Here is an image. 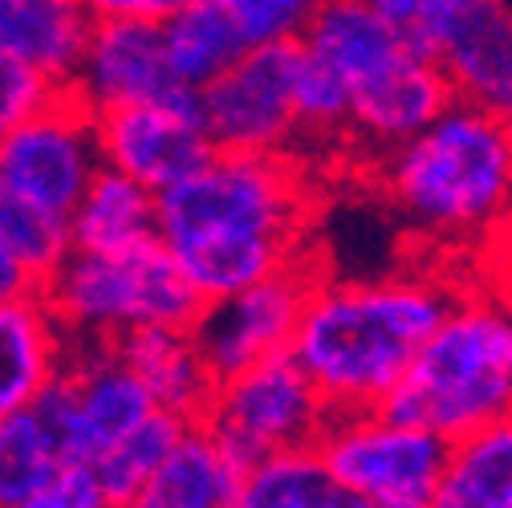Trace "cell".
Instances as JSON below:
<instances>
[{"label": "cell", "mask_w": 512, "mask_h": 508, "mask_svg": "<svg viewBox=\"0 0 512 508\" xmlns=\"http://www.w3.org/2000/svg\"><path fill=\"white\" fill-rule=\"evenodd\" d=\"M305 216V183L285 155L216 151L155 196V232L204 305L301 257Z\"/></svg>", "instance_id": "cell-1"}, {"label": "cell", "mask_w": 512, "mask_h": 508, "mask_svg": "<svg viewBox=\"0 0 512 508\" xmlns=\"http://www.w3.org/2000/svg\"><path fill=\"white\" fill-rule=\"evenodd\" d=\"M452 297V285L427 277L317 281L289 354L330 411H374L431 338Z\"/></svg>", "instance_id": "cell-2"}, {"label": "cell", "mask_w": 512, "mask_h": 508, "mask_svg": "<svg viewBox=\"0 0 512 508\" xmlns=\"http://www.w3.org/2000/svg\"><path fill=\"white\" fill-rule=\"evenodd\" d=\"M395 423L427 427L447 443L512 415V301L456 293L399 383L374 407Z\"/></svg>", "instance_id": "cell-3"}, {"label": "cell", "mask_w": 512, "mask_h": 508, "mask_svg": "<svg viewBox=\"0 0 512 508\" xmlns=\"http://www.w3.org/2000/svg\"><path fill=\"white\" fill-rule=\"evenodd\" d=\"M387 192L427 232H492L512 216V118L456 98L419 135L391 147Z\"/></svg>", "instance_id": "cell-4"}, {"label": "cell", "mask_w": 512, "mask_h": 508, "mask_svg": "<svg viewBox=\"0 0 512 508\" xmlns=\"http://www.w3.org/2000/svg\"><path fill=\"white\" fill-rule=\"evenodd\" d=\"M37 293L70 342H118L143 326L191 330L204 309L159 232L106 252L70 248Z\"/></svg>", "instance_id": "cell-5"}, {"label": "cell", "mask_w": 512, "mask_h": 508, "mask_svg": "<svg viewBox=\"0 0 512 508\" xmlns=\"http://www.w3.org/2000/svg\"><path fill=\"white\" fill-rule=\"evenodd\" d=\"M330 415V403L313 387L301 362L281 350L232 378H220L196 423H204L220 452L244 472L273 452L313 448Z\"/></svg>", "instance_id": "cell-6"}, {"label": "cell", "mask_w": 512, "mask_h": 508, "mask_svg": "<svg viewBox=\"0 0 512 508\" xmlns=\"http://www.w3.org/2000/svg\"><path fill=\"white\" fill-rule=\"evenodd\" d=\"M313 448L346 496L411 508H427L447 460L443 435L378 411H334Z\"/></svg>", "instance_id": "cell-7"}, {"label": "cell", "mask_w": 512, "mask_h": 508, "mask_svg": "<svg viewBox=\"0 0 512 508\" xmlns=\"http://www.w3.org/2000/svg\"><path fill=\"white\" fill-rule=\"evenodd\" d=\"M66 464H94L110 443L135 431L151 411V395L114 350V342H70L61 374L29 403Z\"/></svg>", "instance_id": "cell-8"}, {"label": "cell", "mask_w": 512, "mask_h": 508, "mask_svg": "<svg viewBox=\"0 0 512 508\" xmlns=\"http://www.w3.org/2000/svg\"><path fill=\"white\" fill-rule=\"evenodd\" d=\"M98 167L94 114L66 86L9 135H0V187L57 216L74 212Z\"/></svg>", "instance_id": "cell-9"}, {"label": "cell", "mask_w": 512, "mask_h": 508, "mask_svg": "<svg viewBox=\"0 0 512 508\" xmlns=\"http://www.w3.org/2000/svg\"><path fill=\"white\" fill-rule=\"evenodd\" d=\"M297 41L248 45L200 90V122L216 151L285 155L297 139L293 118Z\"/></svg>", "instance_id": "cell-10"}, {"label": "cell", "mask_w": 512, "mask_h": 508, "mask_svg": "<svg viewBox=\"0 0 512 508\" xmlns=\"http://www.w3.org/2000/svg\"><path fill=\"white\" fill-rule=\"evenodd\" d=\"M317 281H322L317 265L309 257H293L289 265L261 277L256 285L224 301H208L200 309V317L191 322V338H196L216 383L269 354L289 350Z\"/></svg>", "instance_id": "cell-11"}, {"label": "cell", "mask_w": 512, "mask_h": 508, "mask_svg": "<svg viewBox=\"0 0 512 508\" xmlns=\"http://www.w3.org/2000/svg\"><path fill=\"white\" fill-rule=\"evenodd\" d=\"M66 90L90 114L159 102L187 118H200V90L171 78L159 25L151 21H94Z\"/></svg>", "instance_id": "cell-12"}, {"label": "cell", "mask_w": 512, "mask_h": 508, "mask_svg": "<svg viewBox=\"0 0 512 508\" xmlns=\"http://www.w3.org/2000/svg\"><path fill=\"white\" fill-rule=\"evenodd\" d=\"M94 139L102 167L131 175L135 183L151 187L155 196L216 155L200 118H187L159 102L98 110Z\"/></svg>", "instance_id": "cell-13"}, {"label": "cell", "mask_w": 512, "mask_h": 508, "mask_svg": "<svg viewBox=\"0 0 512 508\" xmlns=\"http://www.w3.org/2000/svg\"><path fill=\"white\" fill-rule=\"evenodd\" d=\"M435 66L460 102L512 118V9L504 0H468L447 21Z\"/></svg>", "instance_id": "cell-14"}, {"label": "cell", "mask_w": 512, "mask_h": 508, "mask_svg": "<svg viewBox=\"0 0 512 508\" xmlns=\"http://www.w3.org/2000/svg\"><path fill=\"white\" fill-rule=\"evenodd\" d=\"M456 102L443 70L423 53H407L391 74L350 94V126L370 143L399 147L419 135L427 122H435Z\"/></svg>", "instance_id": "cell-15"}, {"label": "cell", "mask_w": 512, "mask_h": 508, "mask_svg": "<svg viewBox=\"0 0 512 508\" xmlns=\"http://www.w3.org/2000/svg\"><path fill=\"white\" fill-rule=\"evenodd\" d=\"M313 57H322L326 66L346 82V90H362L391 74L407 53H415L387 21H382L366 0H326L297 37Z\"/></svg>", "instance_id": "cell-16"}, {"label": "cell", "mask_w": 512, "mask_h": 508, "mask_svg": "<svg viewBox=\"0 0 512 508\" xmlns=\"http://www.w3.org/2000/svg\"><path fill=\"white\" fill-rule=\"evenodd\" d=\"M118 358L131 366V374L143 383L151 395L155 411L179 415L187 423H196L216 391V378L191 338V330L179 326H143L131 330L114 342Z\"/></svg>", "instance_id": "cell-17"}, {"label": "cell", "mask_w": 512, "mask_h": 508, "mask_svg": "<svg viewBox=\"0 0 512 508\" xmlns=\"http://www.w3.org/2000/svg\"><path fill=\"white\" fill-rule=\"evenodd\" d=\"M70 358V338L41 301L25 293L0 305V419L25 411Z\"/></svg>", "instance_id": "cell-18"}, {"label": "cell", "mask_w": 512, "mask_h": 508, "mask_svg": "<svg viewBox=\"0 0 512 508\" xmlns=\"http://www.w3.org/2000/svg\"><path fill=\"white\" fill-rule=\"evenodd\" d=\"M90 25L94 17L82 9V0H0V53H13L66 86Z\"/></svg>", "instance_id": "cell-19"}, {"label": "cell", "mask_w": 512, "mask_h": 508, "mask_svg": "<svg viewBox=\"0 0 512 508\" xmlns=\"http://www.w3.org/2000/svg\"><path fill=\"white\" fill-rule=\"evenodd\" d=\"M240 468L220 452L204 423H187L155 476L118 508H232Z\"/></svg>", "instance_id": "cell-20"}, {"label": "cell", "mask_w": 512, "mask_h": 508, "mask_svg": "<svg viewBox=\"0 0 512 508\" xmlns=\"http://www.w3.org/2000/svg\"><path fill=\"white\" fill-rule=\"evenodd\" d=\"M427 508H512V415L447 443Z\"/></svg>", "instance_id": "cell-21"}, {"label": "cell", "mask_w": 512, "mask_h": 508, "mask_svg": "<svg viewBox=\"0 0 512 508\" xmlns=\"http://www.w3.org/2000/svg\"><path fill=\"white\" fill-rule=\"evenodd\" d=\"M147 236H155V192L122 171L98 167L70 212L74 248L106 252Z\"/></svg>", "instance_id": "cell-22"}, {"label": "cell", "mask_w": 512, "mask_h": 508, "mask_svg": "<svg viewBox=\"0 0 512 508\" xmlns=\"http://www.w3.org/2000/svg\"><path fill=\"white\" fill-rule=\"evenodd\" d=\"M159 41L171 78L191 90H204L248 49L240 29L216 0H187L183 9L159 21Z\"/></svg>", "instance_id": "cell-23"}, {"label": "cell", "mask_w": 512, "mask_h": 508, "mask_svg": "<svg viewBox=\"0 0 512 508\" xmlns=\"http://www.w3.org/2000/svg\"><path fill=\"white\" fill-rule=\"evenodd\" d=\"M350 496L334 484L317 448H289L240 472L232 508H346Z\"/></svg>", "instance_id": "cell-24"}, {"label": "cell", "mask_w": 512, "mask_h": 508, "mask_svg": "<svg viewBox=\"0 0 512 508\" xmlns=\"http://www.w3.org/2000/svg\"><path fill=\"white\" fill-rule=\"evenodd\" d=\"M183 431H187V419L167 415V411H151L135 431H126L118 443H110V448L90 464L110 508L126 504L155 476V468L171 456V448L179 443Z\"/></svg>", "instance_id": "cell-25"}, {"label": "cell", "mask_w": 512, "mask_h": 508, "mask_svg": "<svg viewBox=\"0 0 512 508\" xmlns=\"http://www.w3.org/2000/svg\"><path fill=\"white\" fill-rule=\"evenodd\" d=\"M0 248L41 285L61 261L70 257V216L45 212L0 187Z\"/></svg>", "instance_id": "cell-26"}, {"label": "cell", "mask_w": 512, "mask_h": 508, "mask_svg": "<svg viewBox=\"0 0 512 508\" xmlns=\"http://www.w3.org/2000/svg\"><path fill=\"white\" fill-rule=\"evenodd\" d=\"M61 464L66 460L57 452V439L49 435V427L33 407L0 419V508L25 500Z\"/></svg>", "instance_id": "cell-27"}, {"label": "cell", "mask_w": 512, "mask_h": 508, "mask_svg": "<svg viewBox=\"0 0 512 508\" xmlns=\"http://www.w3.org/2000/svg\"><path fill=\"white\" fill-rule=\"evenodd\" d=\"M293 118H297V135H309V139H334L350 131L346 82L301 41H297V66H293Z\"/></svg>", "instance_id": "cell-28"}, {"label": "cell", "mask_w": 512, "mask_h": 508, "mask_svg": "<svg viewBox=\"0 0 512 508\" xmlns=\"http://www.w3.org/2000/svg\"><path fill=\"white\" fill-rule=\"evenodd\" d=\"M240 29L244 45H269V41H297L309 17L326 0H216Z\"/></svg>", "instance_id": "cell-29"}, {"label": "cell", "mask_w": 512, "mask_h": 508, "mask_svg": "<svg viewBox=\"0 0 512 508\" xmlns=\"http://www.w3.org/2000/svg\"><path fill=\"white\" fill-rule=\"evenodd\" d=\"M366 5L387 21L415 53L435 61V45H439L447 21H452L468 0H366Z\"/></svg>", "instance_id": "cell-30"}, {"label": "cell", "mask_w": 512, "mask_h": 508, "mask_svg": "<svg viewBox=\"0 0 512 508\" xmlns=\"http://www.w3.org/2000/svg\"><path fill=\"white\" fill-rule=\"evenodd\" d=\"M57 90L61 86L53 78H45L41 70H33L29 61L0 53V135H9L17 122L37 114Z\"/></svg>", "instance_id": "cell-31"}, {"label": "cell", "mask_w": 512, "mask_h": 508, "mask_svg": "<svg viewBox=\"0 0 512 508\" xmlns=\"http://www.w3.org/2000/svg\"><path fill=\"white\" fill-rule=\"evenodd\" d=\"M9 508H110L90 464H61L41 488Z\"/></svg>", "instance_id": "cell-32"}, {"label": "cell", "mask_w": 512, "mask_h": 508, "mask_svg": "<svg viewBox=\"0 0 512 508\" xmlns=\"http://www.w3.org/2000/svg\"><path fill=\"white\" fill-rule=\"evenodd\" d=\"M187 0H82V9L94 21H167L175 9H183Z\"/></svg>", "instance_id": "cell-33"}, {"label": "cell", "mask_w": 512, "mask_h": 508, "mask_svg": "<svg viewBox=\"0 0 512 508\" xmlns=\"http://www.w3.org/2000/svg\"><path fill=\"white\" fill-rule=\"evenodd\" d=\"M488 285L512 297V216L488 232Z\"/></svg>", "instance_id": "cell-34"}, {"label": "cell", "mask_w": 512, "mask_h": 508, "mask_svg": "<svg viewBox=\"0 0 512 508\" xmlns=\"http://www.w3.org/2000/svg\"><path fill=\"white\" fill-rule=\"evenodd\" d=\"M25 293H37V281L0 248V305L13 301V297H25Z\"/></svg>", "instance_id": "cell-35"}, {"label": "cell", "mask_w": 512, "mask_h": 508, "mask_svg": "<svg viewBox=\"0 0 512 508\" xmlns=\"http://www.w3.org/2000/svg\"><path fill=\"white\" fill-rule=\"evenodd\" d=\"M346 508H374V504H370V500H354V496H350V504H346Z\"/></svg>", "instance_id": "cell-36"}, {"label": "cell", "mask_w": 512, "mask_h": 508, "mask_svg": "<svg viewBox=\"0 0 512 508\" xmlns=\"http://www.w3.org/2000/svg\"><path fill=\"white\" fill-rule=\"evenodd\" d=\"M374 508H411V504H374Z\"/></svg>", "instance_id": "cell-37"}, {"label": "cell", "mask_w": 512, "mask_h": 508, "mask_svg": "<svg viewBox=\"0 0 512 508\" xmlns=\"http://www.w3.org/2000/svg\"><path fill=\"white\" fill-rule=\"evenodd\" d=\"M508 301H512V297H508Z\"/></svg>", "instance_id": "cell-38"}]
</instances>
